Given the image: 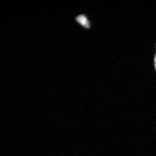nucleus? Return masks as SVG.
Segmentation results:
<instances>
[{
	"instance_id": "f257e3e1",
	"label": "nucleus",
	"mask_w": 156,
	"mask_h": 156,
	"mask_svg": "<svg viewBox=\"0 0 156 156\" xmlns=\"http://www.w3.org/2000/svg\"><path fill=\"white\" fill-rule=\"evenodd\" d=\"M76 20L77 22L86 28H89L90 27V23L87 17L84 15H80L76 17Z\"/></svg>"
},
{
	"instance_id": "f03ea898",
	"label": "nucleus",
	"mask_w": 156,
	"mask_h": 156,
	"mask_svg": "<svg viewBox=\"0 0 156 156\" xmlns=\"http://www.w3.org/2000/svg\"><path fill=\"white\" fill-rule=\"evenodd\" d=\"M154 62H155V67L156 70V54L154 57Z\"/></svg>"
}]
</instances>
